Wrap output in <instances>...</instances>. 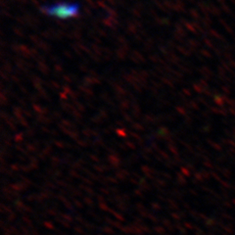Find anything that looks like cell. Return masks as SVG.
<instances>
[{
  "label": "cell",
  "instance_id": "6da1fadb",
  "mask_svg": "<svg viewBox=\"0 0 235 235\" xmlns=\"http://www.w3.org/2000/svg\"><path fill=\"white\" fill-rule=\"evenodd\" d=\"M80 5L77 3L70 2H58L54 4H48L41 7V11L50 17H54L60 20H67L77 17L80 14Z\"/></svg>",
  "mask_w": 235,
  "mask_h": 235
}]
</instances>
